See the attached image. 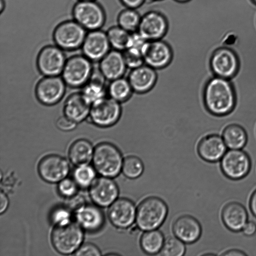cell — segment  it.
I'll return each instance as SVG.
<instances>
[{"label":"cell","mask_w":256,"mask_h":256,"mask_svg":"<svg viewBox=\"0 0 256 256\" xmlns=\"http://www.w3.org/2000/svg\"><path fill=\"white\" fill-rule=\"evenodd\" d=\"M118 193V187L111 178L102 176L95 178L89 187L90 198L100 207L110 206L117 199Z\"/></svg>","instance_id":"cell-16"},{"label":"cell","mask_w":256,"mask_h":256,"mask_svg":"<svg viewBox=\"0 0 256 256\" xmlns=\"http://www.w3.org/2000/svg\"><path fill=\"white\" fill-rule=\"evenodd\" d=\"M105 79L100 70L94 71L92 72L89 80L85 84L82 92L92 104L94 102L105 97Z\"/></svg>","instance_id":"cell-28"},{"label":"cell","mask_w":256,"mask_h":256,"mask_svg":"<svg viewBox=\"0 0 256 256\" xmlns=\"http://www.w3.org/2000/svg\"><path fill=\"white\" fill-rule=\"evenodd\" d=\"M141 18L136 9L124 7L117 15L116 24L130 33L134 32L138 30Z\"/></svg>","instance_id":"cell-31"},{"label":"cell","mask_w":256,"mask_h":256,"mask_svg":"<svg viewBox=\"0 0 256 256\" xmlns=\"http://www.w3.org/2000/svg\"><path fill=\"white\" fill-rule=\"evenodd\" d=\"M222 136L229 149H242L248 140L244 128L236 123L226 126L222 132Z\"/></svg>","instance_id":"cell-27"},{"label":"cell","mask_w":256,"mask_h":256,"mask_svg":"<svg viewBox=\"0 0 256 256\" xmlns=\"http://www.w3.org/2000/svg\"><path fill=\"white\" fill-rule=\"evenodd\" d=\"M73 19L87 31L100 29L106 20L103 7L96 0H78L72 9Z\"/></svg>","instance_id":"cell-5"},{"label":"cell","mask_w":256,"mask_h":256,"mask_svg":"<svg viewBox=\"0 0 256 256\" xmlns=\"http://www.w3.org/2000/svg\"></svg>","instance_id":"cell-49"},{"label":"cell","mask_w":256,"mask_h":256,"mask_svg":"<svg viewBox=\"0 0 256 256\" xmlns=\"http://www.w3.org/2000/svg\"><path fill=\"white\" fill-rule=\"evenodd\" d=\"M221 217L225 226L233 232L242 231L248 221L246 208L237 202H231L224 205L222 210Z\"/></svg>","instance_id":"cell-21"},{"label":"cell","mask_w":256,"mask_h":256,"mask_svg":"<svg viewBox=\"0 0 256 256\" xmlns=\"http://www.w3.org/2000/svg\"><path fill=\"white\" fill-rule=\"evenodd\" d=\"M65 82L56 76H46L39 81L36 88L38 99L46 105L58 102L65 92Z\"/></svg>","instance_id":"cell-17"},{"label":"cell","mask_w":256,"mask_h":256,"mask_svg":"<svg viewBox=\"0 0 256 256\" xmlns=\"http://www.w3.org/2000/svg\"><path fill=\"white\" fill-rule=\"evenodd\" d=\"M76 122L64 115L60 117L56 122L57 128L63 131H70L74 130L76 126Z\"/></svg>","instance_id":"cell-41"},{"label":"cell","mask_w":256,"mask_h":256,"mask_svg":"<svg viewBox=\"0 0 256 256\" xmlns=\"http://www.w3.org/2000/svg\"><path fill=\"white\" fill-rule=\"evenodd\" d=\"M240 60L236 52L226 46H220L212 50L210 66L214 76L232 79L239 72Z\"/></svg>","instance_id":"cell-6"},{"label":"cell","mask_w":256,"mask_h":256,"mask_svg":"<svg viewBox=\"0 0 256 256\" xmlns=\"http://www.w3.org/2000/svg\"><path fill=\"white\" fill-rule=\"evenodd\" d=\"M92 103L82 92L74 93L65 102L64 112L65 116L78 123L89 116Z\"/></svg>","instance_id":"cell-25"},{"label":"cell","mask_w":256,"mask_h":256,"mask_svg":"<svg viewBox=\"0 0 256 256\" xmlns=\"http://www.w3.org/2000/svg\"><path fill=\"white\" fill-rule=\"evenodd\" d=\"M95 170L88 165L77 166L74 172V178L78 186L82 188L90 187L95 179Z\"/></svg>","instance_id":"cell-34"},{"label":"cell","mask_w":256,"mask_h":256,"mask_svg":"<svg viewBox=\"0 0 256 256\" xmlns=\"http://www.w3.org/2000/svg\"><path fill=\"white\" fill-rule=\"evenodd\" d=\"M144 166L142 160L136 156H130L124 158L122 170L127 178L134 179L142 175Z\"/></svg>","instance_id":"cell-33"},{"label":"cell","mask_w":256,"mask_h":256,"mask_svg":"<svg viewBox=\"0 0 256 256\" xmlns=\"http://www.w3.org/2000/svg\"><path fill=\"white\" fill-rule=\"evenodd\" d=\"M108 92L110 98L121 104L131 98L134 90L128 79L121 77L111 80Z\"/></svg>","instance_id":"cell-29"},{"label":"cell","mask_w":256,"mask_h":256,"mask_svg":"<svg viewBox=\"0 0 256 256\" xmlns=\"http://www.w3.org/2000/svg\"><path fill=\"white\" fill-rule=\"evenodd\" d=\"M94 148L92 144L85 139H80L74 142L68 151L71 162L78 166L88 165L92 160Z\"/></svg>","instance_id":"cell-26"},{"label":"cell","mask_w":256,"mask_h":256,"mask_svg":"<svg viewBox=\"0 0 256 256\" xmlns=\"http://www.w3.org/2000/svg\"><path fill=\"white\" fill-rule=\"evenodd\" d=\"M243 234L248 236H252L256 233V224L253 221H248L242 230Z\"/></svg>","instance_id":"cell-43"},{"label":"cell","mask_w":256,"mask_h":256,"mask_svg":"<svg viewBox=\"0 0 256 256\" xmlns=\"http://www.w3.org/2000/svg\"><path fill=\"white\" fill-rule=\"evenodd\" d=\"M165 16L156 10H149L142 14L138 32L146 40L162 39L168 30Z\"/></svg>","instance_id":"cell-12"},{"label":"cell","mask_w":256,"mask_h":256,"mask_svg":"<svg viewBox=\"0 0 256 256\" xmlns=\"http://www.w3.org/2000/svg\"><path fill=\"white\" fill-rule=\"evenodd\" d=\"M204 106L210 114L223 116L230 114L236 105V93L230 80L214 76L203 91Z\"/></svg>","instance_id":"cell-1"},{"label":"cell","mask_w":256,"mask_h":256,"mask_svg":"<svg viewBox=\"0 0 256 256\" xmlns=\"http://www.w3.org/2000/svg\"><path fill=\"white\" fill-rule=\"evenodd\" d=\"M156 70L145 64L132 69L128 79L134 92L144 94L152 90L158 80Z\"/></svg>","instance_id":"cell-19"},{"label":"cell","mask_w":256,"mask_h":256,"mask_svg":"<svg viewBox=\"0 0 256 256\" xmlns=\"http://www.w3.org/2000/svg\"><path fill=\"white\" fill-rule=\"evenodd\" d=\"M67 199L66 208L74 212L86 204L84 198L80 194H76Z\"/></svg>","instance_id":"cell-40"},{"label":"cell","mask_w":256,"mask_h":256,"mask_svg":"<svg viewBox=\"0 0 256 256\" xmlns=\"http://www.w3.org/2000/svg\"><path fill=\"white\" fill-rule=\"evenodd\" d=\"M9 201L6 194L3 192H0V212H4L8 206Z\"/></svg>","instance_id":"cell-44"},{"label":"cell","mask_w":256,"mask_h":256,"mask_svg":"<svg viewBox=\"0 0 256 256\" xmlns=\"http://www.w3.org/2000/svg\"><path fill=\"white\" fill-rule=\"evenodd\" d=\"M220 166L226 178L239 180L248 174L252 162L248 154L242 149H230L220 160Z\"/></svg>","instance_id":"cell-8"},{"label":"cell","mask_w":256,"mask_h":256,"mask_svg":"<svg viewBox=\"0 0 256 256\" xmlns=\"http://www.w3.org/2000/svg\"><path fill=\"white\" fill-rule=\"evenodd\" d=\"M182 241L176 236H170L164 240L160 252L164 256H182L186 252V246Z\"/></svg>","instance_id":"cell-35"},{"label":"cell","mask_w":256,"mask_h":256,"mask_svg":"<svg viewBox=\"0 0 256 256\" xmlns=\"http://www.w3.org/2000/svg\"><path fill=\"white\" fill-rule=\"evenodd\" d=\"M173 232L176 238L184 243L196 242L200 236L202 227L194 217L184 215L178 217L174 222Z\"/></svg>","instance_id":"cell-22"},{"label":"cell","mask_w":256,"mask_h":256,"mask_svg":"<svg viewBox=\"0 0 256 256\" xmlns=\"http://www.w3.org/2000/svg\"><path fill=\"white\" fill-rule=\"evenodd\" d=\"M65 59L61 48L56 45H48L39 52L38 67L40 72L46 76H57L62 72L66 62Z\"/></svg>","instance_id":"cell-13"},{"label":"cell","mask_w":256,"mask_h":256,"mask_svg":"<svg viewBox=\"0 0 256 256\" xmlns=\"http://www.w3.org/2000/svg\"><path fill=\"white\" fill-rule=\"evenodd\" d=\"M122 52L126 66L131 70L144 64L141 52L128 48Z\"/></svg>","instance_id":"cell-36"},{"label":"cell","mask_w":256,"mask_h":256,"mask_svg":"<svg viewBox=\"0 0 256 256\" xmlns=\"http://www.w3.org/2000/svg\"><path fill=\"white\" fill-rule=\"evenodd\" d=\"M168 212L167 205L162 200L156 196L148 197L136 208V225L144 231L156 229L164 222Z\"/></svg>","instance_id":"cell-2"},{"label":"cell","mask_w":256,"mask_h":256,"mask_svg":"<svg viewBox=\"0 0 256 256\" xmlns=\"http://www.w3.org/2000/svg\"><path fill=\"white\" fill-rule=\"evenodd\" d=\"M74 212L76 222L86 230L97 232L104 225V213L96 205L86 204Z\"/></svg>","instance_id":"cell-24"},{"label":"cell","mask_w":256,"mask_h":256,"mask_svg":"<svg viewBox=\"0 0 256 256\" xmlns=\"http://www.w3.org/2000/svg\"><path fill=\"white\" fill-rule=\"evenodd\" d=\"M227 148L222 136L214 134L206 135L200 140L197 150L202 160L215 162L220 160L227 151Z\"/></svg>","instance_id":"cell-20"},{"label":"cell","mask_w":256,"mask_h":256,"mask_svg":"<svg viewBox=\"0 0 256 256\" xmlns=\"http://www.w3.org/2000/svg\"><path fill=\"white\" fill-rule=\"evenodd\" d=\"M152 0V1H158V0Z\"/></svg>","instance_id":"cell-50"},{"label":"cell","mask_w":256,"mask_h":256,"mask_svg":"<svg viewBox=\"0 0 256 256\" xmlns=\"http://www.w3.org/2000/svg\"><path fill=\"white\" fill-rule=\"evenodd\" d=\"M136 214L134 203L126 198H117L110 206L108 212L110 222L119 229L131 226L136 220Z\"/></svg>","instance_id":"cell-15"},{"label":"cell","mask_w":256,"mask_h":256,"mask_svg":"<svg viewBox=\"0 0 256 256\" xmlns=\"http://www.w3.org/2000/svg\"><path fill=\"white\" fill-rule=\"evenodd\" d=\"M146 0H118L120 4L125 8L138 9L142 6Z\"/></svg>","instance_id":"cell-42"},{"label":"cell","mask_w":256,"mask_h":256,"mask_svg":"<svg viewBox=\"0 0 256 256\" xmlns=\"http://www.w3.org/2000/svg\"><path fill=\"white\" fill-rule=\"evenodd\" d=\"M174 0L179 2H186L190 1V0Z\"/></svg>","instance_id":"cell-48"},{"label":"cell","mask_w":256,"mask_h":256,"mask_svg":"<svg viewBox=\"0 0 256 256\" xmlns=\"http://www.w3.org/2000/svg\"><path fill=\"white\" fill-rule=\"evenodd\" d=\"M78 186L74 179L66 178L58 182V188L62 196L68 198L77 194Z\"/></svg>","instance_id":"cell-37"},{"label":"cell","mask_w":256,"mask_h":256,"mask_svg":"<svg viewBox=\"0 0 256 256\" xmlns=\"http://www.w3.org/2000/svg\"><path fill=\"white\" fill-rule=\"evenodd\" d=\"M254 1L256 2V0H254Z\"/></svg>","instance_id":"cell-51"},{"label":"cell","mask_w":256,"mask_h":256,"mask_svg":"<svg viewBox=\"0 0 256 256\" xmlns=\"http://www.w3.org/2000/svg\"><path fill=\"white\" fill-rule=\"evenodd\" d=\"M83 228L76 222L55 226L51 235V241L54 249L62 254L74 252L82 244Z\"/></svg>","instance_id":"cell-4"},{"label":"cell","mask_w":256,"mask_h":256,"mask_svg":"<svg viewBox=\"0 0 256 256\" xmlns=\"http://www.w3.org/2000/svg\"><path fill=\"white\" fill-rule=\"evenodd\" d=\"M38 169L43 180L50 183H56L66 177L69 173L70 165L62 156L50 154L41 160Z\"/></svg>","instance_id":"cell-14"},{"label":"cell","mask_w":256,"mask_h":256,"mask_svg":"<svg viewBox=\"0 0 256 256\" xmlns=\"http://www.w3.org/2000/svg\"><path fill=\"white\" fill-rule=\"evenodd\" d=\"M100 254V251L96 246L88 242L82 244L74 252L76 256H98Z\"/></svg>","instance_id":"cell-39"},{"label":"cell","mask_w":256,"mask_h":256,"mask_svg":"<svg viewBox=\"0 0 256 256\" xmlns=\"http://www.w3.org/2000/svg\"><path fill=\"white\" fill-rule=\"evenodd\" d=\"M70 210L68 208H58L52 212V222L55 224L61 225L66 224L71 220Z\"/></svg>","instance_id":"cell-38"},{"label":"cell","mask_w":256,"mask_h":256,"mask_svg":"<svg viewBox=\"0 0 256 256\" xmlns=\"http://www.w3.org/2000/svg\"><path fill=\"white\" fill-rule=\"evenodd\" d=\"M142 54L144 64L155 70H161L168 66L174 57L172 46L164 39L146 41Z\"/></svg>","instance_id":"cell-10"},{"label":"cell","mask_w":256,"mask_h":256,"mask_svg":"<svg viewBox=\"0 0 256 256\" xmlns=\"http://www.w3.org/2000/svg\"><path fill=\"white\" fill-rule=\"evenodd\" d=\"M122 113L120 103L105 96L92 103L88 116L94 124L106 128L115 124L119 120Z\"/></svg>","instance_id":"cell-9"},{"label":"cell","mask_w":256,"mask_h":256,"mask_svg":"<svg viewBox=\"0 0 256 256\" xmlns=\"http://www.w3.org/2000/svg\"><path fill=\"white\" fill-rule=\"evenodd\" d=\"M106 32L110 47L114 50L124 52L128 48L132 33L118 24L110 27Z\"/></svg>","instance_id":"cell-32"},{"label":"cell","mask_w":256,"mask_h":256,"mask_svg":"<svg viewBox=\"0 0 256 256\" xmlns=\"http://www.w3.org/2000/svg\"><path fill=\"white\" fill-rule=\"evenodd\" d=\"M86 32L74 19L66 20L55 27L52 37L57 46L62 50H72L82 46Z\"/></svg>","instance_id":"cell-7"},{"label":"cell","mask_w":256,"mask_h":256,"mask_svg":"<svg viewBox=\"0 0 256 256\" xmlns=\"http://www.w3.org/2000/svg\"><path fill=\"white\" fill-rule=\"evenodd\" d=\"M127 68L122 52L114 49L100 60V72L110 81L123 77Z\"/></svg>","instance_id":"cell-23"},{"label":"cell","mask_w":256,"mask_h":256,"mask_svg":"<svg viewBox=\"0 0 256 256\" xmlns=\"http://www.w3.org/2000/svg\"><path fill=\"white\" fill-rule=\"evenodd\" d=\"M224 256H244L247 254L243 251L238 249L228 250L221 254Z\"/></svg>","instance_id":"cell-46"},{"label":"cell","mask_w":256,"mask_h":256,"mask_svg":"<svg viewBox=\"0 0 256 256\" xmlns=\"http://www.w3.org/2000/svg\"><path fill=\"white\" fill-rule=\"evenodd\" d=\"M0 2H1L0 11L2 12L3 9L4 8V6H2L4 4V0H0Z\"/></svg>","instance_id":"cell-47"},{"label":"cell","mask_w":256,"mask_h":256,"mask_svg":"<svg viewBox=\"0 0 256 256\" xmlns=\"http://www.w3.org/2000/svg\"><path fill=\"white\" fill-rule=\"evenodd\" d=\"M92 161L94 169L100 174L113 178L122 170L124 160L117 146L110 142H103L94 148Z\"/></svg>","instance_id":"cell-3"},{"label":"cell","mask_w":256,"mask_h":256,"mask_svg":"<svg viewBox=\"0 0 256 256\" xmlns=\"http://www.w3.org/2000/svg\"><path fill=\"white\" fill-rule=\"evenodd\" d=\"M92 73L90 60L85 56H75L66 62L62 75L65 83L76 88L85 84Z\"/></svg>","instance_id":"cell-11"},{"label":"cell","mask_w":256,"mask_h":256,"mask_svg":"<svg viewBox=\"0 0 256 256\" xmlns=\"http://www.w3.org/2000/svg\"><path fill=\"white\" fill-rule=\"evenodd\" d=\"M82 52L90 60H101L110 50L106 32L101 29L88 31L82 46Z\"/></svg>","instance_id":"cell-18"},{"label":"cell","mask_w":256,"mask_h":256,"mask_svg":"<svg viewBox=\"0 0 256 256\" xmlns=\"http://www.w3.org/2000/svg\"><path fill=\"white\" fill-rule=\"evenodd\" d=\"M164 242L162 233L155 229L147 230L142 235L140 245L144 252L154 254L160 252Z\"/></svg>","instance_id":"cell-30"},{"label":"cell","mask_w":256,"mask_h":256,"mask_svg":"<svg viewBox=\"0 0 256 256\" xmlns=\"http://www.w3.org/2000/svg\"><path fill=\"white\" fill-rule=\"evenodd\" d=\"M249 206L251 212L256 218V189L253 192L250 197Z\"/></svg>","instance_id":"cell-45"}]
</instances>
